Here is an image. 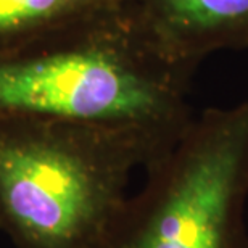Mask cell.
I'll use <instances>...</instances> for the list:
<instances>
[{"instance_id":"obj_1","label":"cell","mask_w":248,"mask_h":248,"mask_svg":"<svg viewBox=\"0 0 248 248\" xmlns=\"http://www.w3.org/2000/svg\"><path fill=\"white\" fill-rule=\"evenodd\" d=\"M121 5L0 53V113L131 132L170 150L195 116L197 69L153 52Z\"/></svg>"},{"instance_id":"obj_2","label":"cell","mask_w":248,"mask_h":248,"mask_svg":"<svg viewBox=\"0 0 248 248\" xmlns=\"http://www.w3.org/2000/svg\"><path fill=\"white\" fill-rule=\"evenodd\" d=\"M161 155L131 132L0 113V232L15 248H107L132 174Z\"/></svg>"},{"instance_id":"obj_3","label":"cell","mask_w":248,"mask_h":248,"mask_svg":"<svg viewBox=\"0 0 248 248\" xmlns=\"http://www.w3.org/2000/svg\"><path fill=\"white\" fill-rule=\"evenodd\" d=\"M143 172L107 248H248V102L193 116Z\"/></svg>"},{"instance_id":"obj_4","label":"cell","mask_w":248,"mask_h":248,"mask_svg":"<svg viewBox=\"0 0 248 248\" xmlns=\"http://www.w3.org/2000/svg\"><path fill=\"white\" fill-rule=\"evenodd\" d=\"M121 10L153 52L182 66L248 48V0H124Z\"/></svg>"},{"instance_id":"obj_5","label":"cell","mask_w":248,"mask_h":248,"mask_svg":"<svg viewBox=\"0 0 248 248\" xmlns=\"http://www.w3.org/2000/svg\"><path fill=\"white\" fill-rule=\"evenodd\" d=\"M124 0H0V53L37 39Z\"/></svg>"}]
</instances>
